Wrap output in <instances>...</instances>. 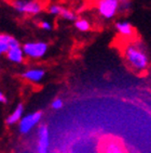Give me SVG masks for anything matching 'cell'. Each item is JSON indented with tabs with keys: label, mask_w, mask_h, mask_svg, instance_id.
Segmentation results:
<instances>
[{
	"label": "cell",
	"mask_w": 151,
	"mask_h": 153,
	"mask_svg": "<svg viewBox=\"0 0 151 153\" xmlns=\"http://www.w3.org/2000/svg\"><path fill=\"white\" fill-rule=\"evenodd\" d=\"M122 54L126 65L135 73L144 74L150 68V56L140 41H130L123 48Z\"/></svg>",
	"instance_id": "1"
},
{
	"label": "cell",
	"mask_w": 151,
	"mask_h": 153,
	"mask_svg": "<svg viewBox=\"0 0 151 153\" xmlns=\"http://www.w3.org/2000/svg\"><path fill=\"white\" fill-rule=\"evenodd\" d=\"M98 153H128V150L121 139L109 135L100 139Z\"/></svg>",
	"instance_id": "2"
},
{
	"label": "cell",
	"mask_w": 151,
	"mask_h": 153,
	"mask_svg": "<svg viewBox=\"0 0 151 153\" xmlns=\"http://www.w3.org/2000/svg\"><path fill=\"white\" fill-rule=\"evenodd\" d=\"M42 116H43V113L41 111H35V112L25 114L18 123V131L22 135H28L40 124Z\"/></svg>",
	"instance_id": "3"
},
{
	"label": "cell",
	"mask_w": 151,
	"mask_h": 153,
	"mask_svg": "<svg viewBox=\"0 0 151 153\" xmlns=\"http://www.w3.org/2000/svg\"><path fill=\"white\" fill-rule=\"evenodd\" d=\"M24 54L30 59H41L48 52V45L43 41L26 42L22 46Z\"/></svg>",
	"instance_id": "4"
},
{
	"label": "cell",
	"mask_w": 151,
	"mask_h": 153,
	"mask_svg": "<svg viewBox=\"0 0 151 153\" xmlns=\"http://www.w3.org/2000/svg\"><path fill=\"white\" fill-rule=\"evenodd\" d=\"M12 6L20 13L38 14L42 10V6L36 0H13Z\"/></svg>",
	"instance_id": "5"
},
{
	"label": "cell",
	"mask_w": 151,
	"mask_h": 153,
	"mask_svg": "<svg viewBox=\"0 0 151 153\" xmlns=\"http://www.w3.org/2000/svg\"><path fill=\"white\" fill-rule=\"evenodd\" d=\"M121 0H99L97 4L99 14L105 19H112L120 10Z\"/></svg>",
	"instance_id": "6"
},
{
	"label": "cell",
	"mask_w": 151,
	"mask_h": 153,
	"mask_svg": "<svg viewBox=\"0 0 151 153\" xmlns=\"http://www.w3.org/2000/svg\"><path fill=\"white\" fill-rule=\"evenodd\" d=\"M50 130L45 124L38 127L37 130V153H49Z\"/></svg>",
	"instance_id": "7"
},
{
	"label": "cell",
	"mask_w": 151,
	"mask_h": 153,
	"mask_svg": "<svg viewBox=\"0 0 151 153\" xmlns=\"http://www.w3.org/2000/svg\"><path fill=\"white\" fill-rule=\"evenodd\" d=\"M44 75H45V72L42 68H29L27 71L23 72L22 77L24 79H26L27 82L37 84V82H40L43 79Z\"/></svg>",
	"instance_id": "8"
},
{
	"label": "cell",
	"mask_w": 151,
	"mask_h": 153,
	"mask_svg": "<svg viewBox=\"0 0 151 153\" xmlns=\"http://www.w3.org/2000/svg\"><path fill=\"white\" fill-rule=\"evenodd\" d=\"M116 30L124 38L132 39L135 36V30L133 25L128 21H120L116 23Z\"/></svg>",
	"instance_id": "9"
},
{
	"label": "cell",
	"mask_w": 151,
	"mask_h": 153,
	"mask_svg": "<svg viewBox=\"0 0 151 153\" xmlns=\"http://www.w3.org/2000/svg\"><path fill=\"white\" fill-rule=\"evenodd\" d=\"M24 116V105L22 103L18 104L16 108H15L9 115H8V117L6 120V123L10 126H13L15 124H18L21 122V120L23 118Z\"/></svg>",
	"instance_id": "10"
},
{
	"label": "cell",
	"mask_w": 151,
	"mask_h": 153,
	"mask_svg": "<svg viewBox=\"0 0 151 153\" xmlns=\"http://www.w3.org/2000/svg\"><path fill=\"white\" fill-rule=\"evenodd\" d=\"M24 51L21 47V45L18 46H14V47H10L9 51L7 52V58L8 60L13 63H22L24 61Z\"/></svg>",
	"instance_id": "11"
},
{
	"label": "cell",
	"mask_w": 151,
	"mask_h": 153,
	"mask_svg": "<svg viewBox=\"0 0 151 153\" xmlns=\"http://www.w3.org/2000/svg\"><path fill=\"white\" fill-rule=\"evenodd\" d=\"M75 26L81 32H86L90 30V22L87 20H84V19H80V20H77L75 22Z\"/></svg>",
	"instance_id": "12"
},
{
	"label": "cell",
	"mask_w": 151,
	"mask_h": 153,
	"mask_svg": "<svg viewBox=\"0 0 151 153\" xmlns=\"http://www.w3.org/2000/svg\"><path fill=\"white\" fill-rule=\"evenodd\" d=\"M59 16H62L63 19H65V20H68V21H73L76 20V14L73 13L71 10L69 9H65V8H63V10H62V13Z\"/></svg>",
	"instance_id": "13"
},
{
	"label": "cell",
	"mask_w": 151,
	"mask_h": 153,
	"mask_svg": "<svg viewBox=\"0 0 151 153\" xmlns=\"http://www.w3.org/2000/svg\"><path fill=\"white\" fill-rule=\"evenodd\" d=\"M51 106L53 110H61L64 106V101L62 98H55L51 103Z\"/></svg>",
	"instance_id": "14"
},
{
	"label": "cell",
	"mask_w": 151,
	"mask_h": 153,
	"mask_svg": "<svg viewBox=\"0 0 151 153\" xmlns=\"http://www.w3.org/2000/svg\"><path fill=\"white\" fill-rule=\"evenodd\" d=\"M62 10H63V7L57 6V4H53V6L50 7L49 12L53 15H61Z\"/></svg>",
	"instance_id": "15"
},
{
	"label": "cell",
	"mask_w": 151,
	"mask_h": 153,
	"mask_svg": "<svg viewBox=\"0 0 151 153\" xmlns=\"http://www.w3.org/2000/svg\"><path fill=\"white\" fill-rule=\"evenodd\" d=\"M9 49H10L9 44H7L4 41H0V56H2L4 53L7 54V52L9 51Z\"/></svg>",
	"instance_id": "16"
},
{
	"label": "cell",
	"mask_w": 151,
	"mask_h": 153,
	"mask_svg": "<svg viewBox=\"0 0 151 153\" xmlns=\"http://www.w3.org/2000/svg\"><path fill=\"white\" fill-rule=\"evenodd\" d=\"M131 7V1L130 0H121L120 1V10H128Z\"/></svg>",
	"instance_id": "17"
},
{
	"label": "cell",
	"mask_w": 151,
	"mask_h": 153,
	"mask_svg": "<svg viewBox=\"0 0 151 153\" xmlns=\"http://www.w3.org/2000/svg\"><path fill=\"white\" fill-rule=\"evenodd\" d=\"M40 26L42 30H52V25H51L49 22H47V21H42V22L40 23Z\"/></svg>",
	"instance_id": "18"
},
{
	"label": "cell",
	"mask_w": 151,
	"mask_h": 153,
	"mask_svg": "<svg viewBox=\"0 0 151 153\" xmlns=\"http://www.w3.org/2000/svg\"><path fill=\"white\" fill-rule=\"evenodd\" d=\"M7 101H8V99H7L6 94L2 91H0V103H7Z\"/></svg>",
	"instance_id": "19"
}]
</instances>
